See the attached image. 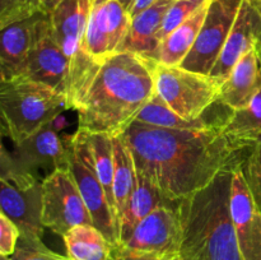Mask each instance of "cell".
I'll return each mask as SVG.
<instances>
[{
  "label": "cell",
  "mask_w": 261,
  "mask_h": 260,
  "mask_svg": "<svg viewBox=\"0 0 261 260\" xmlns=\"http://www.w3.org/2000/svg\"><path fill=\"white\" fill-rule=\"evenodd\" d=\"M209 3L211 0L198 12L194 13L186 22L172 31L165 40L161 41L155 55V63L168 66H178L185 60L200 32L208 12Z\"/></svg>",
  "instance_id": "ffe728a7"
},
{
  "label": "cell",
  "mask_w": 261,
  "mask_h": 260,
  "mask_svg": "<svg viewBox=\"0 0 261 260\" xmlns=\"http://www.w3.org/2000/svg\"><path fill=\"white\" fill-rule=\"evenodd\" d=\"M111 260H162V256L152 252L135 251L121 245H114Z\"/></svg>",
  "instance_id": "d6a6232c"
},
{
  "label": "cell",
  "mask_w": 261,
  "mask_h": 260,
  "mask_svg": "<svg viewBox=\"0 0 261 260\" xmlns=\"http://www.w3.org/2000/svg\"><path fill=\"white\" fill-rule=\"evenodd\" d=\"M244 0H211L198 38L178 66L209 75L221 56Z\"/></svg>",
  "instance_id": "30bf717a"
},
{
  "label": "cell",
  "mask_w": 261,
  "mask_h": 260,
  "mask_svg": "<svg viewBox=\"0 0 261 260\" xmlns=\"http://www.w3.org/2000/svg\"><path fill=\"white\" fill-rule=\"evenodd\" d=\"M122 137L137 172L171 204L203 190L221 173L241 170L254 145L232 139L222 129H166L139 121Z\"/></svg>",
  "instance_id": "6da1fadb"
},
{
  "label": "cell",
  "mask_w": 261,
  "mask_h": 260,
  "mask_svg": "<svg viewBox=\"0 0 261 260\" xmlns=\"http://www.w3.org/2000/svg\"><path fill=\"white\" fill-rule=\"evenodd\" d=\"M255 51H256L257 54V58H259V63H260V66H261V38L259 41H257V43L255 45Z\"/></svg>",
  "instance_id": "74e56055"
},
{
  "label": "cell",
  "mask_w": 261,
  "mask_h": 260,
  "mask_svg": "<svg viewBox=\"0 0 261 260\" xmlns=\"http://www.w3.org/2000/svg\"><path fill=\"white\" fill-rule=\"evenodd\" d=\"M61 2H63V0H41L43 8H45V10L48 13V14H50V13L53 12V10L55 9Z\"/></svg>",
  "instance_id": "e575fe53"
},
{
  "label": "cell",
  "mask_w": 261,
  "mask_h": 260,
  "mask_svg": "<svg viewBox=\"0 0 261 260\" xmlns=\"http://www.w3.org/2000/svg\"><path fill=\"white\" fill-rule=\"evenodd\" d=\"M232 176L221 173L211 185L177 203L182 260H245L229 208Z\"/></svg>",
  "instance_id": "3957f363"
},
{
  "label": "cell",
  "mask_w": 261,
  "mask_h": 260,
  "mask_svg": "<svg viewBox=\"0 0 261 260\" xmlns=\"http://www.w3.org/2000/svg\"><path fill=\"white\" fill-rule=\"evenodd\" d=\"M162 204H171L163 199L160 191L143 175L137 172L134 190L129 199L126 209L119 221V245L125 242L132 235L137 224L150 212Z\"/></svg>",
  "instance_id": "7402d4cb"
},
{
  "label": "cell",
  "mask_w": 261,
  "mask_h": 260,
  "mask_svg": "<svg viewBox=\"0 0 261 260\" xmlns=\"http://www.w3.org/2000/svg\"><path fill=\"white\" fill-rule=\"evenodd\" d=\"M79 2H81L82 5H84V7L89 8V9H92V5H93L94 0H79Z\"/></svg>",
  "instance_id": "ab89813d"
},
{
  "label": "cell",
  "mask_w": 261,
  "mask_h": 260,
  "mask_svg": "<svg viewBox=\"0 0 261 260\" xmlns=\"http://www.w3.org/2000/svg\"><path fill=\"white\" fill-rule=\"evenodd\" d=\"M162 260H182L178 254H172V255H166L162 256Z\"/></svg>",
  "instance_id": "f35d334b"
},
{
  "label": "cell",
  "mask_w": 261,
  "mask_h": 260,
  "mask_svg": "<svg viewBox=\"0 0 261 260\" xmlns=\"http://www.w3.org/2000/svg\"><path fill=\"white\" fill-rule=\"evenodd\" d=\"M261 91V66L256 51L251 50L234 65L221 83L218 102L232 111L246 107Z\"/></svg>",
  "instance_id": "ac0fdd59"
},
{
  "label": "cell",
  "mask_w": 261,
  "mask_h": 260,
  "mask_svg": "<svg viewBox=\"0 0 261 260\" xmlns=\"http://www.w3.org/2000/svg\"><path fill=\"white\" fill-rule=\"evenodd\" d=\"M12 260H71L48 249L42 240H27L20 237Z\"/></svg>",
  "instance_id": "4dcf8cb0"
},
{
  "label": "cell",
  "mask_w": 261,
  "mask_h": 260,
  "mask_svg": "<svg viewBox=\"0 0 261 260\" xmlns=\"http://www.w3.org/2000/svg\"><path fill=\"white\" fill-rule=\"evenodd\" d=\"M103 19L109 40L110 55L120 53L129 32L132 17L119 0H105Z\"/></svg>",
  "instance_id": "484cf974"
},
{
  "label": "cell",
  "mask_w": 261,
  "mask_h": 260,
  "mask_svg": "<svg viewBox=\"0 0 261 260\" xmlns=\"http://www.w3.org/2000/svg\"><path fill=\"white\" fill-rule=\"evenodd\" d=\"M175 2L176 0H155L149 8L132 18L129 32L120 53H133L155 61L160 46L157 35L166 13Z\"/></svg>",
  "instance_id": "d6986e66"
},
{
  "label": "cell",
  "mask_w": 261,
  "mask_h": 260,
  "mask_svg": "<svg viewBox=\"0 0 261 260\" xmlns=\"http://www.w3.org/2000/svg\"><path fill=\"white\" fill-rule=\"evenodd\" d=\"M65 110H71L68 96L47 84L27 76L0 82L2 133L13 145L53 124Z\"/></svg>",
  "instance_id": "277c9868"
},
{
  "label": "cell",
  "mask_w": 261,
  "mask_h": 260,
  "mask_svg": "<svg viewBox=\"0 0 261 260\" xmlns=\"http://www.w3.org/2000/svg\"><path fill=\"white\" fill-rule=\"evenodd\" d=\"M0 260H12V256H4V255H2Z\"/></svg>",
  "instance_id": "60d3db41"
},
{
  "label": "cell",
  "mask_w": 261,
  "mask_h": 260,
  "mask_svg": "<svg viewBox=\"0 0 261 260\" xmlns=\"http://www.w3.org/2000/svg\"><path fill=\"white\" fill-rule=\"evenodd\" d=\"M68 143L70 148V170L93 224L112 244L119 245V221L97 173L89 133L76 129Z\"/></svg>",
  "instance_id": "ba28073f"
},
{
  "label": "cell",
  "mask_w": 261,
  "mask_h": 260,
  "mask_svg": "<svg viewBox=\"0 0 261 260\" xmlns=\"http://www.w3.org/2000/svg\"><path fill=\"white\" fill-rule=\"evenodd\" d=\"M154 2L155 0H134V3H133L132 8H130V10H129L130 17L134 18L135 15H138L139 13H142L143 10H145L147 8H149Z\"/></svg>",
  "instance_id": "836d02e7"
},
{
  "label": "cell",
  "mask_w": 261,
  "mask_h": 260,
  "mask_svg": "<svg viewBox=\"0 0 261 260\" xmlns=\"http://www.w3.org/2000/svg\"><path fill=\"white\" fill-rule=\"evenodd\" d=\"M114 196L117 221L124 214L137 181L134 158L124 137H114Z\"/></svg>",
  "instance_id": "603a6c76"
},
{
  "label": "cell",
  "mask_w": 261,
  "mask_h": 260,
  "mask_svg": "<svg viewBox=\"0 0 261 260\" xmlns=\"http://www.w3.org/2000/svg\"><path fill=\"white\" fill-rule=\"evenodd\" d=\"M45 12L2 28L0 32V82L23 78L36 37L38 22Z\"/></svg>",
  "instance_id": "2e32d148"
},
{
  "label": "cell",
  "mask_w": 261,
  "mask_h": 260,
  "mask_svg": "<svg viewBox=\"0 0 261 260\" xmlns=\"http://www.w3.org/2000/svg\"><path fill=\"white\" fill-rule=\"evenodd\" d=\"M181 235L182 231L177 204H162L137 224L121 246L166 256L178 254Z\"/></svg>",
  "instance_id": "8fae6325"
},
{
  "label": "cell",
  "mask_w": 261,
  "mask_h": 260,
  "mask_svg": "<svg viewBox=\"0 0 261 260\" xmlns=\"http://www.w3.org/2000/svg\"><path fill=\"white\" fill-rule=\"evenodd\" d=\"M214 106V105H213ZM212 106V107H213ZM212 107L199 119L188 121L178 116L155 92L152 98L147 102L142 111L138 114L135 121L143 122V124L153 125V126L166 127V129H177V130H212V129H224L232 110L224 107L212 114Z\"/></svg>",
  "instance_id": "e0dca14e"
},
{
  "label": "cell",
  "mask_w": 261,
  "mask_h": 260,
  "mask_svg": "<svg viewBox=\"0 0 261 260\" xmlns=\"http://www.w3.org/2000/svg\"><path fill=\"white\" fill-rule=\"evenodd\" d=\"M153 74L155 92L188 121L201 117L218 101L221 83L211 75L158 63H154Z\"/></svg>",
  "instance_id": "52a82bcc"
},
{
  "label": "cell",
  "mask_w": 261,
  "mask_h": 260,
  "mask_svg": "<svg viewBox=\"0 0 261 260\" xmlns=\"http://www.w3.org/2000/svg\"><path fill=\"white\" fill-rule=\"evenodd\" d=\"M260 38L261 14L247 0H244L228 40L209 75L222 83L229 75L234 65L249 51L254 50Z\"/></svg>",
  "instance_id": "9a60e30c"
},
{
  "label": "cell",
  "mask_w": 261,
  "mask_h": 260,
  "mask_svg": "<svg viewBox=\"0 0 261 260\" xmlns=\"http://www.w3.org/2000/svg\"><path fill=\"white\" fill-rule=\"evenodd\" d=\"M25 76L47 84L66 96L69 94V64L56 42L48 13H45L38 22Z\"/></svg>",
  "instance_id": "7c38bea8"
},
{
  "label": "cell",
  "mask_w": 261,
  "mask_h": 260,
  "mask_svg": "<svg viewBox=\"0 0 261 260\" xmlns=\"http://www.w3.org/2000/svg\"><path fill=\"white\" fill-rule=\"evenodd\" d=\"M89 140L97 173L116 213L114 196V137L110 134H89Z\"/></svg>",
  "instance_id": "d4e9b609"
},
{
  "label": "cell",
  "mask_w": 261,
  "mask_h": 260,
  "mask_svg": "<svg viewBox=\"0 0 261 260\" xmlns=\"http://www.w3.org/2000/svg\"><path fill=\"white\" fill-rule=\"evenodd\" d=\"M154 63L125 51L105 59L74 110L78 129L89 134L121 135L155 93Z\"/></svg>",
  "instance_id": "7a4b0ae2"
},
{
  "label": "cell",
  "mask_w": 261,
  "mask_h": 260,
  "mask_svg": "<svg viewBox=\"0 0 261 260\" xmlns=\"http://www.w3.org/2000/svg\"><path fill=\"white\" fill-rule=\"evenodd\" d=\"M0 206L17 224L22 239L42 240V184L23 189L0 178Z\"/></svg>",
  "instance_id": "5bb4252c"
},
{
  "label": "cell",
  "mask_w": 261,
  "mask_h": 260,
  "mask_svg": "<svg viewBox=\"0 0 261 260\" xmlns=\"http://www.w3.org/2000/svg\"><path fill=\"white\" fill-rule=\"evenodd\" d=\"M66 168H70L69 143H64L51 125L14 145L10 152L3 147L0 155V178L23 189L42 184L56 171Z\"/></svg>",
  "instance_id": "8992f818"
},
{
  "label": "cell",
  "mask_w": 261,
  "mask_h": 260,
  "mask_svg": "<svg viewBox=\"0 0 261 260\" xmlns=\"http://www.w3.org/2000/svg\"><path fill=\"white\" fill-rule=\"evenodd\" d=\"M223 132L242 143L255 144L261 140V91L246 107L232 111Z\"/></svg>",
  "instance_id": "cb8c5ba5"
},
{
  "label": "cell",
  "mask_w": 261,
  "mask_h": 260,
  "mask_svg": "<svg viewBox=\"0 0 261 260\" xmlns=\"http://www.w3.org/2000/svg\"><path fill=\"white\" fill-rule=\"evenodd\" d=\"M42 12L41 0H0V30Z\"/></svg>",
  "instance_id": "f1b7e54d"
},
{
  "label": "cell",
  "mask_w": 261,
  "mask_h": 260,
  "mask_svg": "<svg viewBox=\"0 0 261 260\" xmlns=\"http://www.w3.org/2000/svg\"><path fill=\"white\" fill-rule=\"evenodd\" d=\"M119 2H120V4H121L122 7L127 10V12H129L130 8H132V5H133V3H134V0H119Z\"/></svg>",
  "instance_id": "8d00e7d4"
},
{
  "label": "cell",
  "mask_w": 261,
  "mask_h": 260,
  "mask_svg": "<svg viewBox=\"0 0 261 260\" xmlns=\"http://www.w3.org/2000/svg\"><path fill=\"white\" fill-rule=\"evenodd\" d=\"M20 239V231L17 224L0 212V254L12 256L15 252Z\"/></svg>",
  "instance_id": "1f68e13d"
},
{
  "label": "cell",
  "mask_w": 261,
  "mask_h": 260,
  "mask_svg": "<svg viewBox=\"0 0 261 260\" xmlns=\"http://www.w3.org/2000/svg\"><path fill=\"white\" fill-rule=\"evenodd\" d=\"M249 190L261 211V140L252 145L241 167Z\"/></svg>",
  "instance_id": "f546056e"
},
{
  "label": "cell",
  "mask_w": 261,
  "mask_h": 260,
  "mask_svg": "<svg viewBox=\"0 0 261 260\" xmlns=\"http://www.w3.org/2000/svg\"><path fill=\"white\" fill-rule=\"evenodd\" d=\"M247 2L250 3V5H251L255 10H257L261 14V0H247Z\"/></svg>",
  "instance_id": "d590c367"
},
{
  "label": "cell",
  "mask_w": 261,
  "mask_h": 260,
  "mask_svg": "<svg viewBox=\"0 0 261 260\" xmlns=\"http://www.w3.org/2000/svg\"><path fill=\"white\" fill-rule=\"evenodd\" d=\"M103 3L105 0H94L93 2L86 31L87 51L97 61H101V63L106 58L111 56L109 51L106 27H105Z\"/></svg>",
  "instance_id": "4316f807"
},
{
  "label": "cell",
  "mask_w": 261,
  "mask_h": 260,
  "mask_svg": "<svg viewBox=\"0 0 261 260\" xmlns=\"http://www.w3.org/2000/svg\"><path fill=\"white\" fill-rule=\"evenodd\" d=\"M208 2L209 0H176L163 18L162 25L157 35L158 42L161 43V41L165 40L172 31L186 22L194 13L198 12Z\"/></svg>",
  "instance_id": "83f0119b"
},
{
  "label": "cell",
  "mask_w": 261,
  "mask_h": 260,
  "mask_svg": "<svg viewBox=\"0 0 261 260\" xmlns=\"http://www.w3.org/2000/svg\"><path fill=\"white\" fill-rule=\"evenodd\" d=\"M229 208L245 260H261V211L255 203L241 170L233 172Z\"/></svg>",
  "instance_id": "4fadbf2b"
},
{
  "label": "cell",
  "mask_w": 261,
  "mask_h": 260,
  "mask_svg": "<svg viewBox=\"0 0 261 260\" xmlns=\"http://www.w3.org/2000/svg\"><path fill=\"white\" fill-rule=\"evenodd\" d=\"M91 9L79 0H63L50 13L56 42L69 64V103L75 110L86 96L101 66L86 47V31Z\"/></svg>",
  "instance_id": "5b68a950"
},
{
  "label": "cell",
  "mask_w": 261,
  "mask_h": 260,
  "mask_svg": "<svg viewBox=\"0 0 261 260\" xmlns=\"http://www.w3.org/2000/svg\"><path fill=\"white\" fill-rule=\"evenodd\" d=\"M42 223L61 237L79 224H93L70 168L56 171L42 183Z\"/></svg>",
  "instance_id": "9c48e42d"
},
{
  "label": "cell",
  "mask_w": 261,
  "mask_h": 260,
  "mask_svg": "<svg viewBox=\"0 0 261 260\" xmlns=\"http://www.w3.org/2000/svg\"><path fill=\"white\" fill-rule=\"evenodd\" d=\"M71 260H111L114 244L94 224H79L63 236Z\"/></svg>",
  "instance_id": "44dd1931"
}]
</instances>
